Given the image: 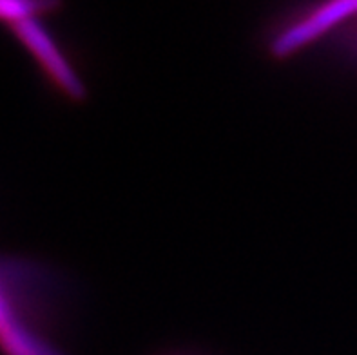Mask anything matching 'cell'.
<instances>
[{"label": "cell", "instance_id": "obj_1", "mask_svg": "<svg viewBox=\"0 0 357 355\" xmlns=\"http://www.w3.org/2000/svg\"><path fill=\"white\" fill-rule=\"evenodd\" d=\"M47 287L35 265L0 261V348L6 355H62L44 338Z\"/></svg>", "mask_w": 357, "mask_h": 355}, {"label": "cell", "instance_id": "obj_2", "mask_svg": "<svg viewBox=\"0 0 357 355\" xmlns=\"http://www.w3.org/2000/svg\"><path fill=\"white\" fill-rule=\"evenodd\" d=\"M357 17V2H328L308 6L305 11L287 20L271 38L268 50L278 60H285L312 42L319 40L350 18Z\"/></svg>", "mask_w": 357, "mask_h": 355}, {"label": "cell", "instance_id": "obj_3", "mask_svg": "<svg viewBox=\"0 0 357 355\" xmlns=\"http://www.w3.org/2000/svg\"><path fill=\"white\" fill-rule=\"evenodd\" d=\"M40 13L27 15V17L18 18L15 22H11L13 31L17 33L18 38L26 44V47L33 53L40 68L44 69L45 75L51 78L54 86L62 91L63 95L69 96L73 100H82L86 95V87L77 71L73 69L68 59L63 56L62 51L59 50V45L54 44V40L45 33L40 22L36 20Z\"/></svg>", "mask_w": 357, "mask_h": 355}, {"label": "cell", "instance_id": "obj_4", "mask_svg": "<svg viewBox=\"0 0 357 355\" xmlns=\"http://www.w3.org/2000/svg\"><path fill=\"white\" fill-rule=\"evenodd\" d=\"M354 40H357V33H356V36H354Z\"/></svg>", "mask_w": 357, "mask_h": 355}]
</instances>
